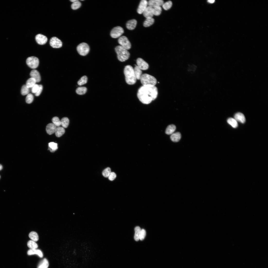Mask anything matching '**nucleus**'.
I'll return each instance as SVG.
<instances>
[{
    "label": "nucleus",
    "instance_id": "35",
    "mask_svg": "<svg viewBox=\"0 0 268 268\" xmlns=\"http://www.w3.org/2000/svg\"><path fill=\"white\" fill-rule=\"evenodd\" d=\"M88 81V78L86 76L82 77L78 82V84L81 86L86 84Z\"/></svg>",
    "mask_w": 268,
    "mask_h": 268
},
{
    "label": "nucleus",
    "instance_id": "17",
    "mask_svg": "<svg viewBox=\"0 0 268 268\" xmlns=\"http://www.w3.org/2000/svg\"><path fill=\"white\" fill-rule=\"evenodd\" d=\"M57 127L53 123H50L46 126V130L48 134L51 135L55 133Z\"/></svg>",
    "mask_w": 268,
    "mask_h": 268
},
{
    "label": "nucleus",
    "instance_id": "39",
    "mask_svg": "<svg viewBox=\"0 0 268 268\" xmlns=\"http://www.w3.org/2000/svg\"><path fill=\"white\" fill-rule=\"evenodd\" d=\"M172 5V1H169L164 3L162 6L164 9L167 10L171 8Z\"/></svg>",
    "mask_w": 268,
    "mask_h": 268
},
{
    "label": "nucleus",
    "instance_id": "46",
    "mask_svg": "<svg viewBox=\"0 0 268 268\" xmlns=\"http://www.w3.org/2000/svg\"><path fill=\"white\" fill-rule=\"evenodd\" d=\"M215 1L214 0H209L208 1V2L210 3L213 4L214 3Z\"/></svg>",
    "mask_w": 268,
    "mask_h": 268
},
{
    "label": "nucleus",
    "instance_id": "36",
    "mask_svg": "<svg viewBox=\"0 0 268 268\" xmlns=\"http://www.w3.org/2000/svg\"><path fill=\"white\" fill-rule=\"evenodd\" d=\"M49 146L50 150L52 152L55 151L58 148L57 143L53 142L49 143Z\"/></svg>",
    "mask_w": 268,
    "mask_h": 268
},
{
    "label": "nucleus",
    "instance_id": "42",
    "mask_svg": "<svg viewBox=\"0 0 268 268\" xmlns=\"http://www.w3.org/2000/svg\"><path fill=\"white\" fill-rule=\"evenodd\" d=\"M39 85L36 84L31 88V92L35 94L39 89Z\"/></svg>",
    "mask_w": 268,
    "mask_h": 268
},
{
    "label": "nucleus",
    "instance_id": "47",
    "mask_svg": "<svg viewBox=\"0 0 268 268\" xmlns=\"http://www.w3.org/2000/svg\"><path fill=\"white\" fill-rule=\"evenodd\" d=\"M77 1V0H70V1H71V2L73 3L74 2H75L76 1Z\"/></svg>",
    "mask_w": 268,
    "mask_h": 268
},
{
    "label": "nucleus",
    "instance_id": "23",
    "mask_svg": "<svg viewBox=\"0 0 268 268\" xmlns=\"http://www.w3.org/2000/svg\"><path fill=\"white\" fill-rule=\"evenodd\" d=\"M176 129V126L173 125L168 126L165 131L166 133L168 135H172L173 133Z\"/></svg>",
    "mask_w": 268,
    "mask_h": 268
},
{
    "label": "nucleus",
    "instance_id": "24",
    "mask_svg": "<svg viewBox=\"0 0 268 268\" xmlns=\"http://www.w3.org/2000/svg\"><path fill=\"white\" fill-rule=\"evenodd\" d=\"M49 263L48 260L45 258L41 261L39 263L37 268H48Z\"/></svg>",
    "mask_w": 268,
    "mask_h": 268
},
{
    "label": "nucleus",
    "instance_id": "43",
    "mask_svg": "<svg viewBox=\"0 0 268 268\" xmlns=\"http://www.w3.org/2000/svg\"><path fill=\"white\" fill-rule=\"evenodd\" d=\"M146 235V232L145 230L143 229H142L141 231L140 239L141 241L143 240L145 237Z\"/></svg>",
    "mask_w": 268,
    "mask_h": 268
},
{
    "label": "nucleus",
    "instance_id": "5",
    "mask_svg": "<svg viewBox=\"0 0 268 268\" xmlns=\"http://www.w3.org/2000/svg\"><path fill=\"white\" fill-rule=\"evenodd\" d=\"M77 50L80 55L83 56H86L89 52V47L87 43H82L78 45L77 47Z\"/></svg>",
    "mask_w": 268,
    "mask_h": 268
},
{
    "label": "nucleus",
    "instance_id": "19",
    "mask_svg": "<svg viewBox=\"0 0 268 268\" xmlns=\"http://www.w3.org/2000/svg\"><path fill=\"white\" fill-rule=\"evenodd\" d=\"M234 118L236 121L242 123H244L246 121V118L244 115L240 113L236 114L234 116Z\"/></svg>",
    "mask_w": 268,
    "mask_h": 268
},
{
    "label": "nucleus",
    "instance_id": "26",
    "mask_svg": "<svg viewBox=\"0 0 268 268\" xmlns=\"http://www.w3.org/2000/svg\"><path fill=\"white\" fill-rule=\"evenodd\" d=\"M227 122L233 127L236 128L238 126L237 121L234 119L232 118H228L227 120Z\"/></svg>",
    "mask_w": 268,
    "mask_h": 268
},
{
    "label": "nucleus",
    "instance_id": "34",
    "mask_svg": "<svg viewBox=\"0 0 268 268\" xmlns=\"http://www.w3.org/2000/svg\"><path fill=\"white\" fill-rule=\"evenodd\" d=\"M162 9L161 6H158L153 8V15L158 16L161 14Z\"/></svg>",
    "mask_w": 268,
    "mask_h": 268
},
{
    "label": "nucleus",
    "instance_id": "3",
    "mask_svg": "<svg viewBox=\"0 0 268 268\" xmlns=\"http://www.w3.org/2000/svg\"><path fill=\"white\" fill-rule=\"evenodd\" d=\"M118 60L121 62H124L128 60L130 56L129 53L124 47L120 45L117 46L115 48Z\"/></svg>",
    "mask_w": 268,
    "mask_h": 268
},
{
    "label": "nucleus",
    "instance_id": "25",
    "mask_svg": "<svg viewBox=\"0 0 268 268\" xmlns=\"http://www.w3.org/2000/svg\"><path fill=\"white\" fill-rule=\"evenodd\" d=\"M154 21V19L152 18H149L146 19L143 23L144 27H148L152 25Z\"/></svg>",
    "mask_w": 268,
    "mask_h": 268
},
{
    "label": "nucleus",
    "instance_id": "10",
    "mask_svg": "<svg viewBox=\"0 0 268 268\" xmlns=\"http://www.w3.org/2000/svg\"><path fill=\"white\" fill-rule=\"evenodd\" d=\"M136 63L137 66L142 70H146L149 68V65L148 64L141 58H139L137 59Z\"/></svg>",
    "mask_w": 268,
    "mask_h": 268
},
{
    "label": "nucleus",
    "instance_id": "48",
    "mask_svg": "<svg viewBox=\"0 0 268 268\" xmlns=\"http://www.w3.org/2000/svg\"><path fill=\"white\" fill-rule=\"evenodd\" d=\"M3 169V167L2 165L0 164V170H1Z\"/></svg>",
    "mask_w": 268,
    "mask_h": 268
},
{
    "label": "nucleus",
    "instance_id": "27",
    "mask_svg": "<svg viewBox=\"0 0 268 268\" xmlns=\"http://www.w3.org/2000/svg\"><path fill=\"white\" fill-rule=\"evenodd\" d=\"M141 230V228L139 226H136L135 228V234L134 239L137 241H138L140 240Z\"/></svg>",
    "mask_w": 268,
    "mask_h": 268
},
{
    "label": "nucleus",
    "instance_id": "29",
    "mask_svg": "<svg viewBox=\"0 0 268 268\" xmlns=\"http://www.w3.org/2000/svg\"><path fill=\"white\" fill-rule=\"evenodd\" d=\"M29 238L32 241L35 242L37 241L39 239L38 234L36 232L32 231L31 232L29 235Z\"/></svg>",
    "mask_w": 268,
    "mask_h": 268
},
{
    "label": "nucleus",
    "instance_id": "1",
    "mask_svg": "<svg viewBox=\"0 0 268 268\" xmlns=\"http://www.w3.org/2000/svg\"><path fill=\"white\" fill-rule=\"evenodd\" d=\"M158 94L157 89L155 86H143L139 89L137 96L142 103L148 104L157 98Z\"/></svg>",
    "mask_w": 268,
    "mask_h": 268
},
{
    "label": "nucleus",
    "instance_id": "45",
    "mask_svg": "<svg viewBox=\"0 0 268 268\" xmlns=\"http://www.w3.org/2000/svg\"><path fill=\"white\" fill-rule=\"evenodd\" d=\"M43 89V86L42 85H40L37 91L35 94V95L36 96H38L41 94Z\"/></svg>",
    "mask_w": 268,
    "mask_h": 268
},
{
    "label": "nucleus",
    "instance_id": "37",
    "mask_svg": "<svg viewBox=\"0 0 268 268\" xmlns=\"http://www.w3.org/2000/svg\"><path fill=\"white\" fill-rule=\"evenodd\" d=\"M81 6L80 2L78 0H77L76 1L73 3L71 5V8L73 9L76 10L80 8Z\"/></svg>",
    "mask_w": 268,
    "mask_h": 268
},
{
    "label": "nucleus",
    "instance_id": "40",
    "mask_svg": "<svg viewBox=\"0 0 268 268\" xmlns=\"http://www.w3.org/2000/svg\"><path fill=\"white\" fill-rule=\"evenodd\" d=\"M111 173V168L107 167L103 170L102 172V175L104 177L107 178L109 177Z\"/></svg>",
    "mask_w": 268,
    "mask_h": 268
},
{
    "label": "nucleus",
    "instance_id": "30",
    "mask_svg": "<svg viewBox=\"0 0 268 268\" xmlns=\"http://www.w3.org/2000/svg\"><path fill=\"white\" fill-rule=\"evenodd\" d=\"M61 124L63 127L64 128H67L69 124V119L66 117L63 118L61 120Z\"/></svg>",
    "mask_w": 268,
    "mask_h": 268
},
{
    "label": "nucleus",
    "instance_id": "28",
    "mask_svg": "<svg viewBox=\"0 0 268 268\" xmlns=\"http://www.w3.org/2000/svg\"><path fill=\"white\" fill-rule=\"evenodd\" d=\"M36 81L34 78H31L29 79L27 81L26 85L29 88H32L36 84Z\"/></svg>",
    "mask_w": 268,
    "mask_h": 268
},
{
    "label": "nucleus",
    "instance_id": "31",
    "mask_svg": "<svg viewBox=\"0 0 268 268\" xmlns=\"http://www.w3.org/2000/svg\"><path fill=\"white\" fill-rule=\"evenodd\" d=\"M27 246L30 249H36L38 247V246L36 242L32 240L29 241L27 243Z\"/></svg>",
    "mask_w": 268,
    "mask_h": 268
},
{
    "label": "nucleus",
    "instance_id": "14",
    "mask_svg": "<svg viewBox=\"0 0 268 268\" xmlns=\"http://www.w3.org/2000/svg\"><path fill=\"white\" fill-rule=\"evenodd\" d=\"M164 3L162 0H150L148 2L149 6L153 8L162 6Z\"/></svg>",
    "mask_w": 268,
    "mask_h": 268
},
{
    "label": "nucleus",
    "instance_id": "15",
    "mask_svg": "<svg viewBox=\"0 0 268 268\" xmlns=\"http://www.w3.org/2000/svg\"><path fill=\"white\" fill-rule=\"evenodd\" d=\"M143 14L146 18H152L154 15L153 8L149 6L147 7L143 12Z\"/></svg>",
    "mask_w": 268,
    "mask_h": 268
},
{
    "label": "nucleus",
    "instance_id": "49",
    "mask_svg": "<svg viewBox=\"0 0 268 268\" xmlns=\"http://www.w3.org/2000/svg\"></svg>",
    "mask_w": 268,
    "mask_h": 268
},
{
    "label": "nucleus",
    "instance_id": "2",
    "mask_svg": "<svg viewBox=\"0 0 268 268\" xmlns=\"http://www.w3.org/2000/svg\"><path fill=\"white\" fill-rule=\"evenodd\" d=\"M124 72L126 83L129 85L135 84L137 79L133 67L130 65L126 66L124 69Z\"/></svg>",
    "mask_w": 268,
    "mask_h": 268
},
{
    "label": "nucleus",
    "instance_id": "44",
    "mask_svg": "<svg viewBox=\"0 0 268 268\" xmlns=\"http://www.w3.org/2000/svg\"><path fill=\"white\" fill-rule=\"evenodd\" d=\"M116 175L115 173L113 172H111L108 178L109 180L113 181L116 178Z\"/></svg>",
    "mask_w": 268,
    "mask_h": 268
},
{
    "label": "nucleus",
    "instance_id": "33",
    "mask_svg": "<svg viewBox=\"0 0 268 268\" xmlns=\"http://www.w3.org/2000/svg\"><path fill=\"white\" fill-rule=\"evenodd\" d=\"M87 91L86 88L84 87H81L78 88L76 89V93L80 95H83L86 93Z\"/></svg>",
    "mask_w": 268,
    "mask_h": 268
},
{
    "label": "nucleus",
    "instance_id": "11",
    "mask_svg": "<svg viewBox=\"0 0 268 268\" xmlns=\"http://www.w3.org/2000/svg\"><path fill=\"white\" fill-rule=\"evenodd\" d=\"M36 40L39 45H43L45 44L47 42V38L46 36L41 34L36 35L35 37Z\"/></svg>",
    "mask_w": 268,
    "mask_h": 268
},
{
    "label": "nucleus",
    "instance_id": "32",
    "mask_svg": "<svg viewBox=\"0 0 268 268\" xmlns=\"http://www.w3.org/2000/svg\"><path fill=\"white\" fill-rule=\"evenodd\" d=\"M30 88H28L26 85H23L21 90V93L23 95H25L29 93Z\"/></svg>",
    "mask_w": 268,
    "mask_h": 268
},
{
    "label": "nucleus",
    "instance_id": "8",
    "mask_svg": "<svg viewBox=\"0 0 268 268\" xmlns=\"http://www.w3.org/2000/svg\"><path fill=\"white\" fill-rule=\"evenodd\" d=\"M124 33L123 29L122 27L118 26L114 28L112 30L110 35L114 38L119 37Z\"/></svg>",
    "mask_w": 268,
    "mask_h": 268
},
{
    "label": "nucleus",
    "instance_id": "22",
    "mask_svg": "<svg viewBox=\"0 0 268 268\" xmlns=\"http://www.w3.org/2000/svg\"><path fill=\"white\" fill-rule=\"evenodd\" d=\"M134 71L137 80H140L142 75V70L137 66L135 65Z\"/></svg>",
    "mask_w": 268,
    "mask_h": 268
},
{
    "label": "nucleus",
    "instance_id": "41",
    "mask_svg": "<svg viewBox=\"0 0 268 268\" xmlns=\"http://www.w3.org/2000/svg\"><path fill=\"white\" fill-rule=\"evenodd\" d=\"M34 99V97L33 95L31 93H29L27 95L26 97V102L28 104H31L33 102Z\"/></svg>",
    "mask_w": 268,
    "mask_h": 268
},
{
    "label": "nucleus",
    "instance_id": "38",
    "mask_svg": "<svg viewBox=\"0 0 268 268\" xmlns=\"http://www.w3.org/2000/svg\"><path fill=\"white\" fill-rule=\"evenodd\" d=\"M52 121L53 124L57 127H60L61 125V121L58 117H53Z\"/></svg>",
    "mask_w": 268,
    "mask_h": 268
},
{
    "label": "nucleus",
    "instance_id": "12",
    "mask_svg": "<svg viewBox=\"0 0 268 268\" xmlns=\"http://www.w3.org/2000/svg\"><path fill=\"white\" fill-rule=\"evenodd\" d=\"M148 2L146 0L141 1L137 9L138 13L140 14L143 13V12L147 7Z\"/></svg>",
    "mask_w": 268,
    "mask_h": 268
},
{
    "label": "nucleus",
    "instance_id": "13",
    "mask_svg": "<svg viewBox=\"0 0 268 268\" xmlns=\"http://www.w3.org/2000/svg\"><path fill=\"white\" fill-rule=\"evenodd\" d=\"M31 78L34 79L36 82L40 81L41 78L40 75L39 71L36 70H33L31 72L30 74Z\"/></svg>",
    "mask_w": 268,
    "mask_h": 268
},
{
    "label": "nucleus",
    "instance_id": "20",
    "mask_svg": "<svg viewBox=\"0 0 268 268\" xmlns=\"http://www.w3.org/2000/svg\"><path fill=\"white\" fill-rule=\"evenodd\" d=\"M181 137L180 133L179 132H177L172 134L170 136V138L173 142H177L179 141Z\"/></svg>",
    "mask_w": 268,
    "mask_h": 268
},
{
    "label": "nucleus",
    "instance_id": "7",
    "mask_svg": "<svg viewBox=\"0 0 268 268\" xmlns=\"http://www.w3.org/2000/svg\"><path fill=\"white\" fill-rule=\"evenodd\" d=\"M118 42L120 46L127 50L130 49L131 48V44L127 38L125 36H121L118 39Z\"/></svg>",
    "mask_w": 268,
    "mask_h": 268
},
{
    "label": "nucleus",
    "instance_id": "4",
    "mask_svg": "<svg viewBox=\"0 0 268 268\" xmlns=\"http://www.w3.org/2000/svg\"><path fill=\"white\" fill-rule=\"evenodd\" d=\"M143 86H155L157 83V80L154 77L148 74L142 75L140 79Z\"/></svg>",
    "mask_w": 268,
    "mask_h": 268
},
{
    "label": "nucleus",
    "instance_id": "6",
    "mask_svg": "<svg viewBox=\"0 0 268 268\" xmlns=\"http://www.w3.org/2000/svg\"><path fill=\"white\" fill-rule=\"evenodd\" d=\"M27 64L30 68L35 69L38 66L39 62V59L34 56L28 57L26 61Z\"/></svg>",
    "mask_w": 268,
    "mask_h": 268
},
{
    "label": "nucleus",
    "instance_id": "16",
    "mask_svg": "<svg viewBox=\"0 0 268 268\" xmlns=\"http://www.w3.org/2000/svg\"><path fill=\"white\" fill-rule=\"evenodd\" d=\"M27 254L29 255L36 254L40 258H42L43 255L42 251L40 250L36 249H30L27 252Z\"/></svg>",
    "mask_w": 268,
    "mask_h": 268
},
{
    "label": "nucleus",
    "instance_id": "9",
    "mask_svg": "<svg viewBox=\"0 0 268 268\" xmlns=\"http://www.w3.org/2000/svg\"><path fill=\"white\" fill-rule=\"evenodd\" d=\"M50 44L51 46L55 48H60L63 45L62 41L56 37H53L51 39Z\"/></svg>",
    "mask_w": 268,
    "mask_h": 268
},
{
    "label": "nucleus",
    "instance_id": "18",
    "mask_svg": "<svg viewBox=\"0 0 268 268\" xmlns=\"http://www.w3.org/2000/svg\"><path fill=\"white\" fill-rule=\"evenodd\" d=\"M137 23V21L135 19H133L130 20L126 23V27L129 30H133L135 28Z\"/></svg>",
    "mask_w": 268,
    "mask_h": 268
},
{
    "label": "nucleus",
    "instance_id": "21",
    "mask_svg": "<svg viewBox=\"0 0 268 268\" xmlns=\"http://www.w3.org/2000/svg\"><path fill=\"white\" fill-rule=\"evenodd\" d=\"M65 132L64 128L63 127L60 126L57 127L55 133L57 137H59L62 136Z\"/></svg>",
    "mask_w": 268,
    "mask_h": 268
}]
</instances>
